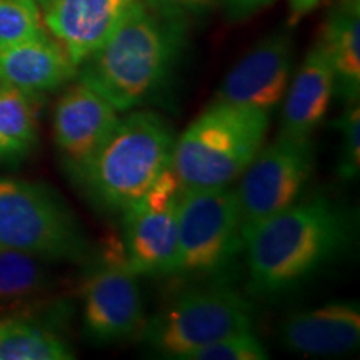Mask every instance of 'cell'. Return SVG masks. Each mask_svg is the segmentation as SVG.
<instances>
[{"label": "cell", "mask_w": 360, "mask_h": 360, "mask_svg": "<svg viewBox=\"0 0 360 360\" xmlns=\"http://www.w3.org/2000/svg\"><path fill=\"white\" fill-rule=\"evenodd\" d=\"M139 0H47L44 27L80 67L125 19Z\"/></svg>", "instance_id": "13"}, {"label": "cell", "mask_w": 360, "mask_h": 360, "mask_svg": "<svg viewBox=\"0 0 360 360\" xmlns=\"http://www.w3.org/2000/svg\"><path fill=\"white\" fill-rule=\"evenodd\" d=\"M39 94L0 82V150L6 160L29 154L39 139Z\"/></svg>", "instance_id": "18"}, {"label": "cell", "mask_w": 360, "mask_h": 360, "mask_svg": "<svg viewBox=\"0 0 360 360\" xmlns=\"http://www.w3.org/2000/svg\"><path fill=\"white\" fill-rule=\"evenodd\" d=\"M323 0H289V11H290V20L299 22L309 15L310 12L315 11Z\"/></svg>", "instance_id": "26"}, {"label": "cell", "mask_w": 360, "mask_h": 360, "mask_svg": "<svg viewBox=\"0 0 360 360\" xmlns=\"http://www.w3.org/2000/svg\"><path fill=\"white\" fill-rule=\"evenodd\" d=\"M8 323H11V319H0V335L4 334V330H6Z\"/></svg>", "instance_id": "27"}, {"label": "cell", "mask_w": 360, "mask_h": 360, "mask_svg": "<svg viewBox=\"0 0 360 360\" xmlns=\"http://www.w3.org/2000/svg\"><path fill=\"white\" fill-rule=\"evenodd\" d=\"M42 260L0 247V307L29 302L51 287Z\"/></svg>", "instance_id": "20"}, {"label": "cell", "mask_w": 360, "mask_h": 360, "mask_svg": "<svg viewBox=\"0 0 360 360\" xmlns=\"http://www.w3.org/2000/svg\"><path fill=\"white\" fill-rule=\"evenodd\" d=\"M269 350L252 330H240L205 345L192 355L191 360H264Z\"/></svg>", "instance_id": "22"}, {"label": "cell", "mask_w": 360, "mask_h": 360, "mask_svg": "<svg viewBox=\"0 0 360 360\" xmlns=\"http://www.w3.org/2000/svg\"><path fill=\"white\" fill-rule=\"evenodd\" d=\"M120 120V112L82 80L70 84L53 110V141L72 174L82 169Z\"/></svg>", "instance_id": "12"}, {"label": "cell", "mask_w": 360, "mask_h": 360, "mask_svg": "<svg viewBox=\"0 0 360 360\" xmlns=\"http://www.w3.org/2000/svg\"><path fill=\"white\" fill-rule=\"evenodd\" d=\"M242 247L244 236L236 191L229 186L184 188L170 276H215L232 264Z\"/></svg>", "instance_id": "7"}, {"label": "cell", "mask_w": 360, "mask_h": 360, "mask_svg": "<svg viewBox=\"0 0 360 360\" xmlns=\"http://www.w3.org/2000/svg\"><path fill=\"white\" fill-rule=\"evenodd\" d=\"M321 44L334 72L335 96L347 103L359 102L360 94V17L359 0H344L330 13Z\"/></svg>", "instance_id": "17"}, {"label": "cell", "mask_w": 360, "mask_h": 360, "mask_svg": "<svg viewBox=\"0 0 360 360\" xmlns=\"http://www.w3.org/2000/svg\"><path fill=\"white\" fill-rule=\"evenodd\" d=\"M335 94L330 60L319 40L304 57L302 65L285 92L281 134L310 137L326 117Z\"/></svg>", "instance_id": "16"}, {"label": "cell", "mask_w": 360, "mask_h": 360, "mask_svg": "<svg viewBox=\"0 0 360 360\" xmlns=\"http://www.w3.org/2000/svg\"><path fill=\"white\" fill-rule=\"evenodd\" d=\"M270 114L212 102L175 141L172 170L184 188L231 186L264 147Z\"/></svg>", "instance_id": "4"}, {"label": "cell", "mask_w": 360, "mask_h": 360, "mask_svg": "<svg viewBox=\"0 0 360 360\" xmlns=\"http://www.w3.org/2000/svg\"><path fill=\"white\" fill-rule=\"evenodd\" d=\"M278 337L295 354L332 357L354 352L360 344L359 305L334 302L300 310L281 323Z\"/></svg>", "instance_id": "14"}, {"label": "cell", "mask_w": 360, "mask_h": 360, "mask_svg": "<svg viewBox=\"0 0 360 360\" xmlns=\"http://www.w3.org/2000/svg\"><path fill=\"white\" fill-rule=\"evenodd\" d=\"M47 32L35 0H0V47Z\"/></svg>", "instance_id": "21"}, {"label": "cell", "mask_w": 360, "mask_h": 360, "mask_svg": "<svg viewBox=\"0 0 360 360\" xmlns=\"http://www.w3.org/2000/svg\"><path fill=\"white\" fill-rule=\"evenodd\" d=\"M122 254L90 272L82 289V330L96 345H112L142 334V292Z\"/></svg>", "instance_id": "10"}, {"label": "cell", "mask_w": 360, "mask_h": 360, "mask_svg": "<svg viewBox=\"0 0 360 360\" xmlns=\"http://www.w3.org/2000/svg\"><path fill=\"white\" fill-rule=\"evenodd\" d=\"M272 2L274 0H222L224 11L232 22L250 19Z\"/></svg>", "instance_id": "25"}, {"label": "cell", "mask_w": 360, "mask_h": 360, "mask_svg": "<svg viewBox=\"0 0 360 360\" xmlns=\"http://www.w3.org/2000/svg\"><path fill=\"white\" fill-rule=\"evenodd\" d=\"M182 191V184L169 167L146 195L122 212L120 254L135 276H170Z\"/></svg>", "instance_id": "9"}, {"label": "cell", "mask_w": 360, "mask_h": 360, "mask_svg": "<svg viewBox=\"0 0 360 360\" xmlns=\"http://www.w3.org/2000/svg\"><path fill=\"white\" fill-rule=\"evenodd\" d=\"M77 72L79 67L47 32L0 47V82L27 92H53L70 84Z\"/></svg>", "instance_id": "15"}, {"label": "cell", "mask_w": 360, "mask_h": 360, "mask_svg": "<svg viewBox=\"0 0 360 360\" xmlns=\"http://www.w3.org/2000/svg\"><path fill=\"white\" fill-rule=\"evenodd\" d=\"M347 105V110L339 119L342 147L337 172L342 180L350 182L357 179L360 170V109L359 102Z\"/></svg>", "instance_id": "23"}, {"label": "cell", "mask_w": 360, "mask_h": 360, "mask_svg": "<svg viewBox=\"0 0 360 360\" xmlns=\"http://www.w3.org/2000/svg\"><path fill=\"white\" fill-rule=\"evenodd\" d=\"M35 2H37V4H39V6H44V4H45V2H47V0H35Z\"/></svg>", "instance_id": "28"}, {"label": "cell", "mask_w": 360, "mask_h": 360, "mask_svg": "<svg viewBox=\"0 0 360 360\" xmlns=\"http://www.w3.org/2000/svg\"><path fill=\"white\" fill-rule=\"evenodd\" d=\"M0 160H6V155L2 154V150H0Z\"/></svg>", "instance_id": "29"}, {"label": "cell", "mask_w": 360, "mask_h": 360, "mask_svg": "<svg viewBox=\"0 0 360 360\" xmlns=\"http://www.w3.org/2000/svg\"><path fill=\"white\" fill-rule=\"evenodd\" d=\"M142 2L160 15L182 20L187 15H199L210 11L217 0H142Z\"/></svg>", "instance_id": "24"}, {"label": "cell", "mask_w": 360, "mask_h": 360, "mask_svg": "<svg viewBox=\"0 0 360 360\" xmlns=\"http://www.w3.org/2000/svg\"><path fill=\"white\" fill-rule=\"evenodd\" d=\"M175 137L164 117L152 110L120 115L101 148L74 174L98 209L122 214L172 167Z\"/></svg>", "instance_id": "3"}, {"label": "cell", "mask_w": 360, "mask_h": 360, "mask_svg": "<svg viewBox=\"0 0 360 360\" xmlns=\"http://www.w3.org/2000/svg\"><path fill=\"white\" fill-rule=\"evenodd\" d=\"M354 219L330 197L297 200L244 236L249 287L257 295L285 294L352 244Z\"/></svg>", "instance_id": "1"}, {"label": "cell", "mask_w": 360, "mask_h": 360, "mask_svg": "<svg viewBox=\"0 0 360 360\" xmlns=\"http://www.w3.org/2000/svg\"><path fill=\"white\" fill-rule=\"evenodd\" d=\"M314 164L315 148L310 137L278 134L272 143H264L238 177L236 188L242 236L299 200Z\"/></svg>", "instance_id": "8"}, {"label": "cell", "mask_w": 360, "mask_h": 360, "mask_svg": "<svg viewBox=\"0 0 360 360\" xmlns=\"http://www.w3.org/2000/svg\"><path fill=\"white\" fill-rule=\"evenodd\" d=\"M182 35L179 19L160 15L139 0L114 34L79 67L77 79L119 112L137 109L165 84Z\"/></svg>", "instance_id": "2"}, {"label": "cell", "mask_w": 360, "mask_h": 360, "mask_svg": "<svg viewBox=\"0 0 360 360\" xmlns=\"http://www.w3.org/2000/svg\"><path fill=\"white\" fill-rule=\"evenodd\" d=\"M0 247L42 262H84L90 245L77 217L44 184L0 177Z\"/></svg>", "instance_id": "5"}, {"label": "cell", "mask_w": 360, "mask_h": 360, "mask_svg": "<svg viewBox=\"0 0 360 360\" xmlns=\"http://www.w3.org/2000/svg\"><path fill=\"white\" fill-rule=\"evenodd\" d=\"M294 69V42L287 32L270 34L255 44L215 94V102L252 107L270 114L285 96Z\"/></svg>", "instance_id": "11"}, {"label": "cell", "mask_w": 360, "mask_h": 360, "mask_svg": "<svg viewBox=\"0 0 360 360\" xmlns=\"http://www.w3.org/2000/svg\"><path fill=\"white\" fill-rule=\"evenodd\" d=\"M75 354L51 328L11 319L0 335V360H70Z\"/></svg>", "instance_id": "19"}, {"label": "cell", "mask_w": 360, "mask_h": 360, "mask_svg": "<svg viewBox=\"0 0 360 360\" xmlns=\"http://www.w3.org/2000/svg\"><path fill=\"white\" fill-rule=\"evenodd\" d=\"M254 328V309L224 283L193 287L155 314L142 328L148 347L162 357L191 360L197 350L225 335Z\"/></svg>", "instance_id": "6"}]
</instances>
